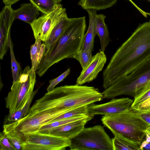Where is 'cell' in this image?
<instances>
[{
    "label": "cell",
    "mask_w": 150,
    "mask_h": 150,
    "mask_svg": "<svg viewBox=\"0 0 150 150\" xmlns=\"http://www.w3.org/2000/svg\"><path fill=\"white\" fill-rule=\"evenodd\" d=\"M150 60L149 21L140 24L112 56L103 72V88L127 80Z\"/></svg>",
    "instance_id": "cell-1"
},
{
    "label": "cell",
    "mask_w": 150,
    "mask_h": 150,
    "mask_svg": "<svg viewBox=\"0 0 150 150\" xmlns=\"http://www.w3.org/2000/svg\"><path fill=\"white\" fill-rule=\"evenodd\" d=\"M104 98L102 93L93 86L64 85L55 88L36 100L33 105L36 112L54 108L69 110L88 105Z\"/></svg>",
    "instance_id": "cell-2"
},
{
    "label": "cell",
    "mask_w": 150,
    "mask_h": 150,
    "mask_svg": "<svg viewBox=\"0 0 150 150\" xmlns=\"http://www.w3.org/2000/svg\"><path fill=\"white\" fill-rule=\"evenodd\" d=\"M86 28L85 16L71 18L69 24L51 51L42 57L36 71L39 76H43L53 65L65 59L72 58L78 61Z\"/></svg>",
    "instance_id": "cell-3"
},
{
    "label": "cell",
    "mask_w": 150,
    "mask_h": 150,
    "mask_svg": "<svg viewBox=\"0 0 150 150\" xmlns=\"http://www.w3.org/2000/svg\"><path fill=\"white\" fill-rule=\"evenodd\" d=\"M103 124L112 134H119L136 142L141 144L145 137V131L149 126L132 108L119 113L103 115Z\"/></svg>",
    "instance_id": "cell-4"
},
{
    "label": "cell",
    "mask_w": 150,
    "mask_h": 150,
    "mask_svg": "<svg viewBox=\"0 0 150 150\" xmlns=\"http://www.w3.org/2000/svg\"><path fill=\"white\" fill-rule=\"evenodd\" d=\"M69 110L54 108L33 114H27L17 121L4 124L3 132L4 134L10 133L16 135L24 142L30 135L36 132L41 127Z\"/></svg>",
    "instance_id": "cell-5"
},
{
    "label": "cell",
    "mask_w": 150,
    "mask_h": 150,
    "mask_svg": "<svg viewBox=\"0 0 150 150\" xmlns=\"http://www.w3.org/2000/svg\"><path fill=\"white\" fill-rule=\"evenodd\" d=\"M36 72L27 66L18 79L13 83L11 91L5 99L6 107L9 114L22 108L33 92L36 81Z\"/></svg>",
    "instance_id": "cell-6"
},
{
    "label": "cell",
    "mask_w": 150,
    "mask_h": 150,
    "mask_svg": "<svg viewBox=\"0 0 150 150\" xmlns=\"http://www.w3.org/2000/svg\"><path fill=\"white\" fill-rule=\"evenodd\" d=\"M69 140L71 150H113L112 139L100 125L84 127Z\"/></svg>",
    "instance_id": "cell-7"
},
{
    "label": "cell",
    "mask_w": 150,
    "mask_h": 150,
    "mask_svg": "<svg viewBox=\"0 0 150 150\" xmlns=\"http://www.w3.org/2000/svg\"><path fill=\"white\" fill-rule=\"evenodd\" d=\"M150 79V60L133 74L127 79L118 81V89L109 93L108 98L125 95L134 97L137 92Z\"/></svg>",
    "instance_id": "cell-8"
},
{
    "label": "cell",
    "mask_w": 150,
    "mask_h": 150,
    "mask_svg": "<svg viewBox=\"0 0 150 150\" xmlns=\"http://www.w3.org/2000/svg\"><path fill=\"white\" fill-rule=\"evenodd\" d=\"M70 144L69 139L35 132L30 135L23 142V150H63Z\"/></svg>",
    "instance_id": "cell-9"
},
{
    "label": "cell",
    "mask_w": 150,
    "mask_h": 150,
    "mask_svg": "<svg viewBox=\"0 0 150 150\" xmlns=\"http://www.w3.org/2000/svg\"><path fill=\"white\" fill-rule=\"evenodd\" d=\"M66 9L60 4L56 9L47 14H44L30 24L35 40L45 42L52 30L66 13Z\"/></svg>",
    "instance_id": "cell-10"
},
{
    "label": "cell",
    "mask_w": 150,
    "mask_h": 150,
    "mask_svg": "<svg viewBox=\"0 0 150 150\" xmlns=\"http://www.w3.org/2000/svg\"><path fill=\"white\" fill-rule=\"evenodd\" d=\"M133 100L129 98L118 99L113 98L110 101L104 103L89 105L88 106L89 115H103L115 114L132 108Z\"/></svg>",
    "instance_id": "cell-11"
},
{
    "label": "cell",
    "mask_w": 150,
    "mask_h": 150,
    "mask_svg": "<svg viewBox=\"0 0 150 150\" xmlns=\"http://www.w3.org/2000/svg\"><path fill=\"white\" fill-rule=\"evenodd\" d=\"M15 20L14 10L11 6L4 7L0 13V59L2 60L9 46L11 26Z\"/></svg>",
    "instance_id": "cell-12"
},
{
    "label": "cell",
    "mask_w": 150,
    "mask_h": 150,
    "mask_svg": "<svg viewBox=\"0 0 150 150\" xmlns=\"http://www.w3.org/2000/svg\"><path fill=\"white\" fill-rule=\"evenodd\" d=\"M107 61V57L101 50L92 57V59L87 67L82 70L76 81V84L82 85L92 81L97 77L103 69Z\"/></svg>",
    "instance_id": "cell-13"
},
{
    "label": "cell",
    "mask_w": 150,
    "mask_h": 150,
    "mask_svg": "<svg viewBox=\"0 0 150 150\" xmlns=\"http://www.w3.org/2000/svg\"><path fill=\"white\" fill-rule=\"evenodd\" d=\"M94 115H90L82 119L68 123L51 131L49 134L70 139L77 135L86 123Z\"/></svg>",
    "instance_id": "cell-14"
},
{
    "label": "cell",
    "mask_w": 150,
    "mask_h": 150,
    "mask_svg": "<svg viewBox=\"0 0 150 150\" xmlns=\"http://www.w3.org/2000/svg\"><path fill=\"white\" fill-rule=\"evenodd\" d=\"M71 20V18H69L66 13L54 26L47 40L44 42L45 48L43 56L51 51L56 42L69 24Z\"/></svg>",
    "instance_id": "cell-15"
},
{
    "label": "cell",
    "mask_w": 150,
    "mask_h": 150,
    "mask_svg": "<svg viewBox=\"0 0 150 150\" xmlns=\"http://www.w3.org/2000/svg\"><path fill=\"white\" fill-rule=\"evenodd\" d=\"M39 10L31 2L21 4L20 7L14 10L15 20L18 19L30 25L38 18Z\"/></svg>",
    "instance_id": "cell-16"
},
{
    "label": "cell",
    "mask_w": 150,
    "mask_h": 150,
    "mask_svg": "<svg viewBox=\"0 0 150 150\" xmlns=\"http://www.w3.org/2000/svg\"><path fill=\"white\" fill-rule=\"evenodd\" d=\"M88 15L89 23L88 29L85 34L81 50H93L94 40L96 35L95 18L96 11L90 9L86 10Z\"/></svg>",
    "instance_id": "cell-17"
},
{
    "label": "cell",
    "mask_w": 150,
    "mask_h": 150,
    "mask_svg": "<svg viewBox=\"0 0 150 150\" xmlns=\"http://www.w3.org/2000/svg\"><path fill=\"white\" fill-rule=\"evenodd\" d=\"M105 17L106 16L103 14H96L95 18L96 34L100 40L101 50L103 52L110 42L107 26L105 22Z\"/></svg>",
    "instance_id": "cell-18"
},
{
    "label": "cell",
    "mask_w": 150,
    "mask_h": 150,
    "mask_svg": "<svg viewBox=\"0 0 150 150\" xmlns=\"http://www.w3.org/2000/svg\"><path fill=\"white\" fill-rule=\"evenodd\" d=\"M112 139L113 150H139L141 144L133 141L118 134Z\"/></svg>",
    "instance_id": "cell-19"
},
{
    "label": "cell",
    "mask_w": 150,
    "mask_h": 150,
    "mask_svg": "<svg viewBox=\"0 0 150 150\" xmlns=\"http://www.w3.org/2000/svg\"><path fill=\"white\" fill-rule=\"evenodd\" d=\"M39 88L33 91L24 105L13 113L9 114L5 118L4 124H10L17 121L25 117L28 113L32 100L37 93Z\"/></svg>",
    "instance_id": "cell-20"
},
{
    "label": "cell",
    "mask_w": 150,
    "mask_h": 150,
    "mask_svg": "<svg viewBox=\"0 0 150 150\" xmlns=\"http://www.w3.org/2000/svg\"><path fill=\"white\" fill-rule=\"evenodd\" d=\"M117 0H80L78 5L84 9L96 11L110 7L115 5Z\"/></svg>",
    "instance_id": "cell-21"
},
{
    "label": "cell",
    "mask_w": 150,
    "mask_h": 150,
    "mask_svg": "<svg viewBox=\"0 0 150 150\" xmlns=\"http://www.w3.org/2000/svg\"><path fill=\"white\" fill-rule=\"evenodd\" d=\"M40 39L35 40V43L30 47V54L31 61V67L36 71L43 57L45 50V43H42Z\"/></svg>",
    "instance_id": "cell-22"
},
{
    "label": "cell",
    "mask_w": 150,
    "mask_h": 150,
    "mask_svg": "<svg viewBox=\"0 0 150 150\" xmlns=\"http://www.w3.org/2000/svg\"><path fill=\"white\" fill-rule=\"evenodd\" d=\"M87 116L88 115L75 116L50 122L41 127L36 132L48 134L53 129L68 123L82 119Z\"/></svg>",
    "instance_id": "cell-23"
},
{
    "label": "cell",
    "mask_w": 150,
    "mask_h": 150,
    "mask_svg": "<svg viewBox=\"0 0 150 150\" xmlns=\"http://www.w3.org/2000/svg\"><path fill=\"white\" fill-rule=\"evenodd\" d=\"M30 2L44 14L49 13L56 9L62 0H29Z\"/></svg>",
    "instance_id": "cell-24"
},
{
    "label": "cell",
    "mask_w": 150,
    "mask_h": 150,
    "mask_svg": "<svg viewBox=\"0 0 150 150\" xmlns=\"http://www.w3.org/2000/svg\"><path fill=\"white\" fill-rule=\"evenodd\" d=\"M9 46L11 58L13 83L18 79L23 71L20 65L15 59L13 50V45L11 39V35L9 37Z\"/></svg>",
    "instance_id": "cell-25"
},
{
    "label": "cell",
    "mask_w": 150,
    "mask_h": 150,
    "mask_svg": "<svg viewBox=\"0 0 150 150\" xmlns=\"http://www.w3.org/2000/svg\"><path fill=\"white\" fill-rule=\"evenodd\" d=\"M134 100L131 106L135 108L139 104L150 97V79L142 88L138 91L134 97Z\"/></svg>",
    "instance_id": "cell-26"
},
{
    "label": "cell",
    "mask_w": 150,
    "mask_h": 150,
    "mask_svg": "<svg viewBox=\"0 0 150 150\" xmlns=\"http://www.w3.org/2000/svg\"><path fill=\"white\" fill-rule=\"evenodd\" d=\"M92 52L90 50L81 49L78 61L80 64L82 70H84L91 62L93 57Z\"/></svg>",
    "instance_id": "cell-27"
},
{
    "label": "cell",
    "mask_w": 150,
    "mask_h": 150,
    "mask_svg": "<svg viewBox=\"0 0 150 150\" xmlns=\"http://www.w3.org/2000/svg\"><path fill=\"white\" fill-rule=\"evenodd\" d=\"M70 69L69 68L58 77L49 81L50 84L47 88V93H50L55 88V86L59 83L62 81L70 74Z\"/></svg>",
    "instance_id": "cell-28"
},
{
    "label": "cell",
    "mask_w": 150,
    "mask_h": 150,
    "mask_svg": "<svg viewBox=\"0 0 150 150\" xmlns=\"http://www.w3.org/2000/svg\"><path fill=\"white\" fill-rule=\"evenodd\" d=\"M5 134L16 150H23V142L19 137L11 133Z\"/></svg>",
    "instance_id": "cell-29"
},
{
    "label": "cell",
    "mask_w": 150,
    "mask_h": 150,
    "mask_svg": "<svg viewBox=\"0 0 150 150\" xmlns=\"http://www.w3.org/2000/svg\"><path fill=\"white\" fill-rule=\"evenodd\" d=\"M0 150H16L6 135L1 132L0 134Z\"/></svg>",
    "instance_id": "cell-30"
},
{
    "label": "cell",
    "mask_w": 150,
    "mask_h": 150,
    "mask_svg": "<svg viewBox=\"0 0 150 150\" xmlns=\"http://www.w3.org/2000/svg\"><path fill=\"white\" fill-rule=\"evenodd\" d=\"M133 109L141 112H145L150 110V97L139 104Z\"/></svg>",
    "instance_id": "cell-31"
},
{
    "label": "cell",
    "mask_w": 150,
    "mask_h": 150,
    "mask_svg": "<svg viewBox=\"0 0 150 150\" xmlns=\"http://www.w3.org/2000/svg\"><path fill=\"white\" fill-rule=\"evenodd\" d=\"M138 112L140 118L145 121L149 126H150V110L145 112H141L138 111Z\"/></svg>",
    "instance_id": "cell-32"
},
{
    "label": "cell",
    "mask_w": 150,
    "mask_h": 150,
    "mask_svg": "<svg viewBox=\"0 0 150 150\" xmlns=\"http://www.w3.org/2000/svg\"><path fill=\"white\" fill-rule=\"evenodd\" d=\"M20 0H2L3 2L6 6H11L12 4L16 3Z\"/></svg>",
    "instance_id": "cell-33"
},
{
    "label": "cell",
    "mask_w": 150,
    "mask_h": 150,
    "mask_svg": "<svg viewBox=\"0 0 150 150\" xmlns=\"http://www.w3.org/2000/svg\"><path fill=\"white\" fill-rule=\"evenodd\" d=\"M129 1L132 3V4L134 5V6L141 13H144V11L142 10L141 9L139 8L133 1L131 0H128Z\"/></svg>",
    "instance_id": "cell-34"
},
{
    "label": "cell",
    "mask_w": 150,
    "mask_h": 150,
    "mask_svg": "<svg viewBox=\"0 0 150 150\" xmlns=\"http://www.w3.org/2000/svg\"><path fill=\"white\" fill-rule=\"evenodd\" d=\"M142 150H150V142H148Z\"/></svg>",
    "instance_id": "cell-35"
},
{
    "label": "cell",
    "mask_w": 150,
    "mask_h": 150,
    "mask_svg": "<svg viewBox=\"0 0 150 150\" xmlns=\"http://www.w3.org/2000/svg\"><path fill=\"white\" fill-rule=\"evenodd\" d=\"M145 132V134H148L150 136V126H149L146 129Z\"/></svg>",
    "instance_id": "cell-36"
},
{
    "label": "cell",
    "mask_w": 150,
    "mask_h": 150,
    "mask_svg": "<svg viewBox=\"0 0 150 150\" xmlns=\"http://www.w3.org/2000/svg\"><path fill=\"white\" fill-rule=\"evenodd\" d=\"M146 13L147 15H148L150 16V13L146 12ZM149 22H150V20H149Z\"/></svg>",
    "instance_id": "cell-37"
},
{
    "label": "cell",
    "mask_w": 150,
    "mask_h": 150,
    "mask_svg": "<svg viewBox=\"0 0 150 150\" xmlns=\"http://www.w3.org/2000/svg\"><path fill=\"white\" fill-rule=\"evenodd\" d=\"M149 1V2H150V0H146Z\"/></svg>",
    "instance_id": "cell-38"
}]
</instances>
